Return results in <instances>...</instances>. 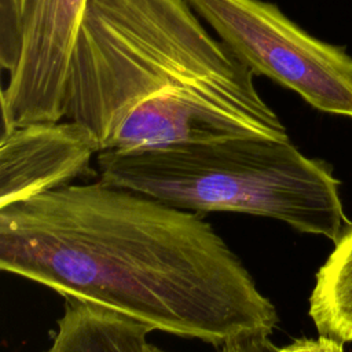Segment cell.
Here are the masks:
<instances>
[{
    "mask_svg": "<svg viewBox=\"0 0 352 352\" xmlns=\"http://www.w3.org/2000/svg\"><path fill=\"white\" fill-rule=\"evenodd\" d=\"M0 270L214 346L279 322L208 221L100 179L0 208Z\"/></svg>",
    "mask_w": 352,
    "mask_h": 352,
    "instance_id": "cell-1",
    "label": "cell"
},
{
    "mask_svg": "<svg viewBox=\"0 0 352 352\" xmlns=\"http://www.w3.org/2000/svg\"><path fill=\"white\" fill-rule=\"evenodd\" d=\"M65 110L102 151L289 139L254 74L187 0H88Z\"/></svg>",
    "mask_w": 352,
    "mask_h": 352,
    "instance_id": "cell-2",
    "label": "cell"
},
{
    "mask_svg": "<svg viewBox=\"0 0 352 352\" xmlns=\"http://www.w3.org/2000/svg\"><path fill=\"white\" fill-rule=\"evenodd\" d=\"M96 160L102 182L184 210L271 217L333 242L345 228L337 179L289 139L103 150Z\"/></svg>",
    "mask_w": 352,
    "mask_h": 352,
    "instance_id": "cell-3",
    "label": "cell"
},
{
    "mask_svg": "<svg viewBox=\"0 0 352 352\" xmlns=\"http://www.w3.org/2000/svg\"><path fill=\"white\" fill-rule=\"evenodd\" d=\"M254 74L298 94L312 107L352 117V58L265 0H187Z\"/></svg>",
    "mask_w": 352,
    "mask_h": 352,
    "instance_id": "cell-4",
    "label": "cell"
},
{
    "mask_svg": "<svg viewBox=\"0 0 352 352\" xmlns=\"http://www.w3.org/2000/svg\"><path fill=\"white\" fill-rule=\"evenodd\" d=\"M25 43L1 91L0 138L14 128L60 121L70 58L88 0H21Z\"/></svg>",
    "mask_w": 352,
    "mask_h": 352,
    "instance_id": "cell-5",
    "label": "cell"
},
{
    "mask_svg": "<svg viewBox=\"0 0 352 352\" xmlns=\"http://www.w3.org/2000/svg\"><path fill=\"white\" fill-rule=\"evenodd\" d=\"M100 151L98 136L73 120L14 128L0 138V208L69 184Z\"/></svg>",
    "mask_w": 352,
    "mask_h": 352,
    "instance_id": "cell-6",
    "label": "cell"
},
{
    "mask_svg": "<svg viewBox=\"0 0 352 352\" xmlns=\"http://www.w3.org/2000/svg\"><path fill=\"white\" fill-rule=\"evenodd\" d=\"M151 331L125 315L67 300L44 352H150L147 336Z\"/></svg>",
    "mask_w": 352,
    "mask_h": 352,
    "instance_id": "cell-7",
    "label": "cell"
},
{
    "mask_svg": "<svg viewBox=\"0 0 352 352\" xmlns=\"http://www.w3.org/2000/svg\"><path fill=\"white\" fill-rule=\"evenodd\" d=\"M316 274L308 314L320 336L352 342V226Z\"/></svg>",
    "mask_w": 352,
    "mask_h": 352,
    "instance_id": "cell-8",
    "label": "cell"
},
{
    "mask_svg": "<svg viewBox=\"0 0 352 352\" xmlns=\"http://www.w3.org/2000/svg\"><path fill=\"white\" fill-rule=\"evenodd\" d=\"M25 23L21 0H0V65L12 76L21 62Z\"/></svg>",
    "mask_w": 352,
    "mask_h": 352,
    "instance_id": "cell-9",
    "label": "cell"
},
{
    "mask_svg": "<svg viewBox=\"0 0 352 352\" xmlns=\"http://www.w3.org/2000/svg\"><path fill=\"white\" fill-rule=\"evenodd\" d=\"M278 352H344V342L319 334L318 338H297Z\"/></svg>",
    "mask_w": 352,
    "mask_h": 352,
    "instance_id": "cell-10",
    "label": "cell"
},
{
    "mask_svg": "<svg viewBox=\"0 0 352 352\" xmlns=\"http://www.w3.org/2000/svg\"><path fill=\"white\" fill-rule=\"evenodd\" d=\"M150 352H166V351H164V349H161V348H158V346L150 344Z\"/></svg>",
    "mask_w": 352,
    "mask_h": 352,
    "instance_id": "cell-11",
    "label": "cell"
}]
</instances>
